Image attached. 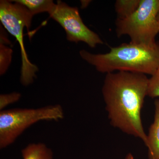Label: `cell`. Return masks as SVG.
<instances>
[{
    "label": "cell",
    "mask_w": 159,
    "mask_h": 159,
    "mask_svg": "<svg viewBox=\"0 0 159 159\" xmlns=\"http://www.w3.org/2000/svg\"><path fill=\"white\" fill-rule=\"evenodd\" d=\"M148 80L145 74L128 72L106 74L102 97L110 124L125 134L141 139L146 146L141 112L148 96Z\"/></svg>",
    "instance_id": "cell-1"
},
{
    "label": "cell",
    "mask_w": 159,
    "mask_h": 159,
    "mask_svg": "<svg viewBox=\"0 0 159 159\" xmlns=\"http://www.w3.org/2000/svg\"><path fill=\"white\" fill-rule=\"evenodd\" d=\"M83 59L101 73L128 72L152 76L159 66V41L150 44L130 42L111 47L108 53L80 51Z\"/></svg>",
    "instance_id": "cell-2"
},
{
    "label": "cell",
    "mask_w": 159,
    "mask_h": 159,
    "mask_svg": "<svg viewBox=\"0 0 159 159\" xmlns=\"http://www.w3.org/2000/svg\"><path fill=\"white\" fill-rule=\"evenodd\" d=\"M64 116L59 104L38 108H16L0 112V148L13 144L31 125L42 121H59Z\"/></svg>",
    "instance_id": "cell-3"
},
{
    "label": "cell",
    "mask_w": 159,
    "mask_h": 159,
    "mask_svg": "<svg viewBox=\"0 0 159 159\" xmlns=\"http://www.w3.org/2000/svg\"><path fill=\"white\" fill-rule=\"evenodd\" d=\"M33 15L25 6L11 1H0V20L8 32L19 44L21 55L22 66L20 80L25 86L34 82L38 68L30 61L25 49L24 29L29 31Z\"/></svg>",
    "instance_id": "cell-4"
},
{
    "label": "cell",
    "mask_w": 159,
    "mask_h": 159,
    "mask_svg": "<svg viewBox=\"0 0 159 159\" xmlns=\"http://www.w3.org/2000/svg\"><path fill=\"white\" fill-rule=\"evenodd\" d=\"M159 0H141L138 9L130 16L116 20V32L119 37L128 35L130 42L150 44L157 41L159 33L157 15Z\"/></svg>",
    "instance_id": "cell-5"
},
{
    "label": "cell",
    "mask_w": 159,
    "mask_h": 159,
    "mask_svg": "<svg viewBox=\"0 0 159 159\" xmlns=\"http://www.w3.org/2000/svg\"><path fill=\"white\" fill-rule=\"evenodd\" d=\"M49 14L64 29L69 41L82 42L93 48L103 44L99 35L84 25L77 7H71L57 1Z\"/></svg>",
    "instance_id": "cell-6"
},
{
    "label": "cell",
    "mask_w": 159,
    "mask_h": 159,
    "mask_svg": "<svg viewBox=\"0 0 159 159\" xmlns=\"http://www.w3.org/2000/svg\"><path fill=\"white\" fill-rule=\"evenodd\" d=\"M153 122L147 134V145L149 159H159V98L154 102Z\"/></svg>",
    "instance_id": "cell-7"
},
{
    "label": "cell",
    "mask_w": 159,
    "mask_h": 159,
    "mask_svg": "<svg viewBox=\"0 0 159 159\" xmlns=\"http://www.w3.org/2000/svg\"><path fill=\"white\" fill-rule=\"evenodd\" d=\"M23 159H53L51 148L42 143H31L21 150Z\"/></svg>",
    "instance_id": "cell-8"
},
{
    "label": "cell",
    "mask_w": 159,
    "mask_h": 159,
    "mask_svg": "<svg viewBox=\"0 0 159 159\" xmlns=\"http://www.w3.org/2000/svg\"><path fill=\"white\" fill-rule=\"evenodd\" d=\"M11 1L25 6L33 16L44 12L49 13L53 9L55 4L52 0H14Z\"/></svg>",
    "instance_id": "cell-9"
},
{
    "label": "cell",
    "mask_w": 159,
    "mask_h": 159,
    "mask_svg": "<svg viewBox=\"0 0 159 159\" xmlns=\"http://www.w3.org/2000/svg\"><path fill=\"white\" fill-rule=\"evenodd\" d=\"M141 0H117L115 3V10L117 19H123L130 16L138 9Z\"/></svg>",
    "instance_id": "cell-10"
},
{
    "label": "cell",
    "mask_w": 159,
    "mask_h": 159,
    "mask_svg": "<svg viewBox=\"0 0 159 159\" xmlns=\"http://www.w3.org/2000/svg\"><path fill=\"white\" fill-rule=\"evenodd\" d=\"M12 50L6 45L0 44V74L2 75L8 70L12 57Z\"/></svg>",
    "instance_id": "cell-11"
},
{
    "label": "cell",
    "mask_w": 159,
    "mask_h": 159,
    "mask_svg": "<svg viewBox=\"0 0 159 159\" xmlns=\"http://www.w3.org/2000/svg\"><path fill=\"white\" fill-rule=\"evenodd\" d=\"M148 96L152 98H159V66L148 80Z\"/></svg>",
    "instance_id": "cell-12"
},
{
    "label": "cell",
    "mask_w": 159,
    "mask_h": 159,
    "mask_svg": "<svg viewBox=\"0 0 159 159\" xmlns=\"http://www.w3.org/2000/svg\"><path fill=\"white\" fill-rule=\"evenodd\" d=\"M21 97V94L17 92L9 94H2L0 95V110L4 109L10 104L17 102Z\"/></svg>",
    "instance_id": "cell-13"
},
{
    "label": "cell",
    "mask_w": 159,
    "mask_h": 159,
    "mask_svg": "<svg viewBox=\"0 0 159 159\" xmlns=\"http://www.w3.org/2000/svg\"><path fill=\"white\" fill-rule=\"evenodd\" d=\"M125 159H134L133 156L130 153L128 154L126 156Z\"/></svg>",
    "instance_id": "cell-14"
},
{
    "label": "cell",
    "mask_w": 159,
    "mask_h": 159,
    "mask_svg": "<svg viewBox=\"0 0 159 159\" xmlns=\"http://www.w3.org/2000/svg\"><path fill=\"white\" fill-rule=\"evenodd\" d=\"M157 19H158V21L159 22V11L158 12V15H157Z\"/></svg>",
    "instance_id": "cell-15"
}]
</instances>
